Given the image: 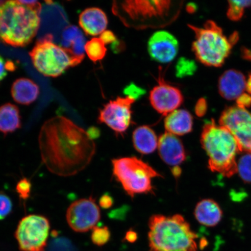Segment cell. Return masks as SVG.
Segmentation results:
<instances>
[{
  "instance_id": "6da1fadb",
  "label": "cell",
  "mask_w": 251,
  "mask_h": 251,
  "mask_svg": "<svg viewBox=\"0 0 251 251\" xmlns=\"http://www.w3.org/2000/svg\"><path fill=\"white\" fill-rule=\"evenodd\" d=\"M39 143L43 164L50 172L62 177L83 171L96 152L95 143L87 131L61 116L43 124Z\"/></svg>"
},
{
  "instance_id": "7a4b0ae2",
  "label": "cell",
  "mask_w": 251,
  "mask_h": 251,
  "mask_svg": "<svg viewBox=\"0 0 251 251\" xmlns=\"http://www.w3.org/2000/svg\"><path fill=\"white\" fill-rule=\"evenodd\" d=\"M42 9L37 1H0V42L15 47L29 45L39 29Z\"/></svg>"
},
{
  "instance_id": "3957f363",
  "label": "cell",
  "mask_w": 251,
  "mask_h": 251,
  "mask_svg": "<svg viewBox=\"0 0 251 251\" xmlns=\"http://www.w3.org/2000/svg\"><path fill=\"white\" fill-rule=\"evenodd\" d=\"M150 251H197V235L180 215L150 218Z\"/></svg>"
},
{
  "instance_id": "277c9868",
  "label": "cell",
  "mask_w": 251,
  "mask_h": 251,
  "mask_svg": "<svg viewBox=\"0 0 251 251\" xmlns=\"http://www.w3.org/2000/svg\"><path fill=\"white\" fill-rule=\"evenodd\" d=\"M201 143L209 158L210 170L230 177L237 172L236 156L240 151L233 135L214 121L204 125Z\"/></svg>"
},
{
  "instance_id": "5b68a950",
  "label": "cell",
  "mask_w": 251,
  "mask_h": 251,
  "mask_svg": "<svg viewBox=\"0 0 251 251\" xmlns=\"http://www.w3.org/2000/svg\"><path fill=\"white\" fill-rule=\"evenodd\" d=\"M172 1L128 0L115 2L112 11L127 26L146 29L162 27L171 24L177 17V9H173Z\"/></svg>"
},
{
  "instance_id": "8992f818",
  "label": "cell",
  "mask_w": 251,
  "mask_h": 251,
  "mask_svg": "<svg viewBox=\"0 0 251 251\" xmlns=\"http://www.w3.org/2000/svg\"><path fill=\"white\" fill-rule=\"evenodd\" d=\"M195 34L192 50L198 61L208 67H220L230 55L237 42V33L228 39L215 22L206 21L202 27L188 25Z\"/></svg>"
},
{
  "instance_id": "52a82bcc",
  "label": "cell",
  "mask_w": 251,
  "mask_h": 251,
  "mask_svg": "<svg viewBox=\"0 0 251 251\" xmlns=\"http://www.w3.org/2000/svg\"><path fill=\"white\" fill-rule=\"evenodd\" d=\"M113 174L128 196L152 193V179L162 176L137 157L112 160Z\"/></svg>"
},
{
  "instance_id": "ba28073f",
  "label": "cell",
  "mask_w": 251,
  "mask_h": 251,
  "mask_svg": "<svg viewBox=\"0 0 251 251\" xmlns=\"http://www.w3.org/2000/svg\"><path fill=\"white\" fill-rule=\"evenodd\" d=\"M52 40V34H46L37 41L29 54L34 67L40 73L55 77L72 67V61L68 53Z\"/></svg>"
},
{
  "instance_id": "9c48e42d",
  "label": "cell",
  "mask_w": 251,
  "mask_h": 251,
  "mask_svg": "<svg viewBox=\"0 0 251 251\" xmlns=\"http://www.w3.org/2000/svg\"><path fill=\"white\" fill-rule=\"evenodd\" d=\"M50 224L45 216L29 215L19 223L15 236L23 251H45Z\"/></svg>"
},
{
  "instance_id": "30bf717a",
  "label": "cell",
  "mask_w": 251,
  "mask_h": 251,
  "mask_svg": "<svg viewBox=\"0 0 251 251\" xmlns=\"http://www.w3.org/2000/svg\"><path fill=\"white\" fill-rule=\"evenodd\" d=\"M219 124L233 135L241 152L251 153V112L237 105L230 106L222 112Z\"/></svg>"
},
{
  "instance_id": "8fae6325",
  "label": "cell",
  "mask_w": 251,
  "mask_h": 251,
  "mask_svg": "<svg viewBox=\"0 0 251 251\" xmlns=\"http://www.w3.org/2000/svg\"><path fill=\"white\" fill-rule=\"evenodd\" d=\"M69 226L77 233L92 230L101 218V212L92 197L83 199L72 203L66 215Z\"/></svg>"
},
{
  "instance_id": "7c38bea8",
  "label": "cell",
  "mask_w": 251,
  "mask_h": 251,
  "mask_svg": "<svg viewBox=\"0 0 251 251\" xmlns=\"http://www.w3.org/2000/svg\"><path fill=\"white\" fill-rule=\"evenodd\" d=\"M135 100L129 97H118L112 100L100 111L99 121L118 134L127 130L131 122V106Z\"/></svg>"
},
{
  "instance_id": "4fadbf2b",
  "label": "cell",
  "mask_w": 251,
  "mask_h": 251,
  "mask_svg": "<svg viewBox=\"0 0 251 251\" xmlns=\"http://www.w3.org/2000/svg\"><path fill=\"white\" fill-rule=\"evenodd\" d=\"M183 100V94L178 88L166 83L161 78L150 94V101L153 109L164 116L176 110Z\"/></svg>"
},
{
  "instance_id": "5bb4252c",
  "label": "cell",
  "mask_w": 251,
  "mask_h": 251,
  "mask_svg": "<svg viewBox=\"0 0 251 251\" xmlns=\"http://www.w3.org/2000/svg\"><path fill=\"white\" fill-rule=\"evenodd\" d=\"M179 45L176 38L167 31H156L148 42V51L152 60L166 64L176 56Z\"/></svg>"
},
{
  "instance_id": "9a60e30c",
  "label": "cell",
  "mask_w": 251,
  "mask_h": 251,
  "mask_svg": "<svg viewBox=\"0 0 251 251\" xmlns=\"http://www.w3.org/2000/svg\"><path fill=\"white\" fill-rule=\"evenodd\" d=\"M86 37L76 26L66 27L61 34L60 47L70 55L72 67L79 65L85 57Z\"/></svg>"
},
{
  "instance_id": "2e32d148",
  "label": "cell",
  "mask_w": 251,
  "mask_h": 251,
  "mask_svg": "<svg viewBox=\"0 0 251 251\" xmlns=\"http://www.w3.org/2000/svg\"><path fill=\"white\" fill-rule=\"evenodd\" d=\"M158 148L160 157L166 164L178 166L186 160L183 144L174 134H162L158 139Z\"/></svg>"
},
{
  "instance_id": "e0dca14e",
  "label": "cell",
  "mask_w": 251,
  "mask_h": 251,
  "mask_svg": "<svg viewBox=\"0 0 251 251\" xmlns=\"http://www.w3.org/2000/svg\"><path fill=\"white\" fill-rule=\"evenodd\" d=\"M246 78L241 72L225 71L219 79V92L227 100H237L246 90Z\"/></svg>"
},
{
  "instance_id": "ac0fdd59",
  "label": "cell",
  "mask_w": 251,
  "mask_h": 251,
  "mask_svg": "<svg viewBox=\"0 0 251 251\" xmlns=\"http://www.w3.org/2000/svg\"><path fill=\"white\" fill-rule=\"evenodd\" d=\"M80 26L87 35H101L108 26V18L102 9L89 8L81 12L78 20Z\"/></svg>"
},
{
  "instance_id": "d6986e66",
  "label": "cell",
  "mask_w": 251,
  "mask_h": 251,
  "mask_svg": "<svg viewBox=\"0 0 251 251\" xmlns=\"http://www.w3.org/2000/svg\"><path fill=\"white\" fill-rule=\"evenodd\" d=\"M192 115L186 109H176L166 116L165 127L166 132L175 136H183L193 130Z\"/></svg>"
},
{
  "instance_id": "ffe728a7",
  "label": "cell",
  "mask_w": 251,
  "mask_h": 251,
  "mask_svg": "<svg viewBox=\"0 0 251 251\" xmlns=\"http://www.w3.org/2000/svg\"><path fill=\"white\" fill-rule=\"evenodd\" d=\"M40 94V88L33 81L27 78L16 80L11 87V95L16 102L29 105L35 101Z\"/></svg>"
},
{
  "instance_id": "44dd1931",
  "label": "cell",
  "mask_w": 251,
  "mask_h": 251,
  "mask_svg": "<svg viewBox=\"0 0 251 251\" xmlns=\"http://www.w3.org/2000/svg\"><path fill=\"white\" fill-rule=\"evenodd\" d=\"M194 215L200 224L206 226L213 227L221 222L223 212L215 201L205 199L197 203Z\"/></svg>"
},
{
  "instance_id": "7402d4cb",
  "label": "cell",
  "mask_w": 251,
  "mask_h": 251,
  "mask_svg": "<svg viewBox=\"0 0 251 251\" xmlns=\"http://www.w3.org/2000/svg\"><path fill=\"white\" fill-rule=\"evenodd\" d=\"M133 142L135 149L142 154L152 153L158 145V138L154 131L147 126H142L135 129Z\"/></svg>"
},
{
  "instance_id": "603a6c76",
  "label": "cell",
  "mask_w": 251,
  "mask_h": 251,
  "mask_svg": "<svg viewBox=\"0 0 251 251\" xmlns=\"http://www.w3.org/2000/svg\"><path fill=\"white\" fill-rule=\"evenodd\" d=\"M21 117L17 106L10 103L0 106V132L7 135L21 127Z\"/></svg>"
},
{
  "instance_id": "cb8c5ba5",
  "label": "cell",
  "mask_w": 251,
  "mask_h": 251,
  "mask_svg": "<svg viewBox=\"0 0 251 251\" xmlns=\"http://www.w3.org/2000/svg\"><path fill=\"white\" fill-rule=\"evenodd\" d=\"M85 51L91 60L96 62L102 60L105 57L107 49L100 37H95L86 43Z\"/></svg>"
},
{
  "instance_id": "d4e9b609",
  "label": "cell",
  "mask_w": 251,
  "mask_h": 251,
  "mask_svg": "<svg viewBox=\"0 0 251 251\" xmlns=\"http://www.w3.org/2000/svg\"><path fill=\"white\" fill-rule=\"evenodd\" d=\"M197 66L195 61L184 57L178 59L176 65V76L178 78L190 76L195 74Z\"/></svg>"
},
{
  "instance_id": "484cf974",
  "label": "cell",
  "mask_w": 251,
  "mask_h": 251,
  "mask_svg": "<svg viewBox=\"0 0 251 251\" xmlns=\"http://www.w3.org/2000/svg\"><path fill=\"white\" fill-rule=\"evenodd\" d=\"M227 17L233 21H238L242 18L244 9L251 5V1H228Z\"/></svg>"
},
{
  "instance_id": "4316f807",
  "label": "cell",
  "mask_w": 251,
  "mask_h": 251,
  "mask_svg": "<svg viewBox=\"0 0 251 251\" xmlns=\"http://www.w3.org/2000/svg\"><path fill=\"white\" fill-rule=\"evenodd\" d=\"M45 251H78L67 238L53 237L47 245Z\"/></svg>"
},
{
  "instance_id": "83f0119b",
  "label": "cell",
  "mask_w": 251,
  "mask_h": 251,
  "mask_svg": "<svg viewBox=\"0 0 251 251\" xmlns=\"http://www.w3.org/2000/svg\"><path fill=\"white\" fill-rule=\"evenodd\" d=\"M237 172L244 182L251 183V153H247L238 160Z\"/></svg>"
},
{
  "instance_id": "f1b7e54d",
  "label": "cell",
  "mask_w": 251,
  "mask_h": 251,
  "mask_svg": "<svg viewBox=\"0 0 251 251\" xmlns=\"http://www.w3.org/2000/svg\"><path fill=\"white\" fill-rule=\"evenodd\" d=\"M92 230L91 238L93 243L97 246H103L108 242L111 238V233L107 227L96 226L92 229Z\"/></svg>"
},
{
  "instance_id": "f546056e",
  "label": "cell",
  "mask_w": 251,
  "mask_h": 251,
  "mask_svg": "<svg viewBox=\"0 0 251 251\" xmlns=\"http://www.w3.org/2000/svg\"><path fill=\"white\" fill-rule=\"evenodd\" d=\"M13 209V203L7 194L0 191V221L7 218Z\"/></svg>"
},
{
  "instance_id": "4dcf8cb0",
  "label": "cell",
  "mask_w": 251,
  "mask_h": 251,
  "mask_svg": "<svg viewBox=\"0 0 251 251\" xmlns=\"http://www.w3.org/2000/svg\"><path fill=\"white\" fill-rule=\"evenodd\" d=\"M31 188L32 184L30 180L26 177H24L18 182L16 186V191L21 200L26 201L29 199Z\"/></svg>"
},
{
  "instance_id": "1f68e13d",
  "label": "cell",
  "mask_w": 251,
  "mask_h": 251,
  "mask_svg": "<svg viewBox=\"0 0 251 251\" xmlns=\"http://www.w3.org/2000/svg\"><path fill=\"white\" fill-rule=\"evenodd\" d=\"M124 92L126 96L136 101L146 94V90L137 86L136 84L131 83L125 88Z\"/></svg>"
},
{
  "instance_id": "d6a6232c",
  "label": "cell",
  "mask_w": 251,
  "mask_h": 251,
  "mask_svg": "<svg viewBox=\"0 0 251 251\" xmlns=\"http://www.w3.org/2000/svg\"><path fill=\"white\" fill-rule=\"evenodd\" d=\"M208 105L205 99H200L196 103L195 112L197 117H202L206 114Z\"/></svg>"
},
{
  "instance_id": "836d02e7",
  "label": "cell",
  "mask_w": 251,
  "mask_h": 251,
  "mask_svg": "<svg viewBox=\"0 0 251 251\" xmlns=\"http://www.w3.org/2000/svg\"><path fill=\"white\" fill-rule=\"evenodd\" d=\"M238 107L247 109L251 106V95L249 93H244L236 100Z\"/></svg>"
},
{
  "instance_id": "e575fe53",
  "label": "cell",
  "mask_w": 251,
  "mask_h": 251,
  "mask_svg": "<svg viewBox=\"0 0 251 251\" xmlns=\"http://www.w3.org/2000/svg\"><path fill=\"white\" fill-rule=\"evenodd\" d=\"M100 38L102 40L105 45L113 44L117 41V37H116L114 33L110 30L103 31L101 35H100Z\"/></svg>"
},
{
  "instance_id": "d590c367",
  "label": "cell",
  "mask_w": 251,
  "mask_h": 251,
  "mask_svg": "<svg viewBox=\"0 0 251 251\" xmlns=\"http://www.w3.org/2000/svg\"><path fill=\"white\" fill-rule=\"evenodd\" d=\"M113 203H114V201H113L112 197L109 196L108 194H104V195H103L100 198L99 201L100 206L104 209L111 208L113 205Z\"/></svg>"
},
{
  "instance_id": "8d00e7d4",
  "label": "cell",
  "mask_w": 251,
  "mask_h": 251,
  "mask_svg": "<svg viewBox=\"0 0 251 251\" xmlns=\"http://www.w3.org/2000/svg\"><path fill=\"white\" fill-rule=\"evenodd\" d=\"M7 61L0 55V81L7 76V70L6 67Z\"/></svg>"
},
{
  "instance_id": "74e56055",
  "label": "cell",
  "mask_w": 251,
  "mask_h": 251,
  "mask_svg": "<svg viewBox=\"0 0 251 251\" xmlns=\"http://www.w3.org/2000/svg\"><path fill=\"white\" fill-rule=\"evenodd\" d=\"M137 234L133 230H129L126 234V240L129 243H134L137 240Z\"/></svg>"
},
{
  "instance_id": "f35d334b",
  "label": "cell",
  "mask_w": 251,
  "mask_h": 251,
  "mask_svg": "<svg viewBox=\"0 0 251 251\" xmlns=\"http://www.w3.org/2000/svg\"><path fill=\"white\" fill-rule=\"evenodd\" d=\"M87 133L89 134V136L92 138L93 140L97 139L100 136V131L98 128L94 127H92L89 128V130H88Z\"/></svg>"
},
{
  "instance_id": "ab89813d",
  "label": "cell",
  "mask_w": 251,
  "mask_h": 251,
  "mask_svg": "<svg viewBox=\"0 0 251 251\" xmlns=\"http://www.w3.org/2000/svg\"><path fill=\"white\" fill-rule=\"evenodd\" d=\"M246 91L247 93L251 95V74L246 80Z\"/></svg>"
},
{
  "instance_id": "60d3db41",
  "label": "cell",
  "mask_w": 251,
  "mask_h": 251,
  "mask_svg": "<svg viewBox=\"0 0 251 251\" xmlns=\"http://www.w3.org/2000/svg\"><path fill=\"white\" fill-rule=\"evenodd\" d=\"M196 9V5L193 4V3L187 5V10L189 13H194V12H195Z\"/></svg>"
},
{
  "instance_id": "b9f144b4",
  "label": "cell",
  "mask_w": 251,
  "mask_h": 251,
  "mask_svg": "<svg viewBox=\"0 0 251 251\" xmlns=\"http://www.w3.org/2000/svg\"><path fill=\"white\" fill-rule=\"evenodd\" d=\"M181 169L178 167V166H175V167L173 169L172 172L173 174L175 176L178 177L181 174Z\"/></svg>"
}]
</instances>
